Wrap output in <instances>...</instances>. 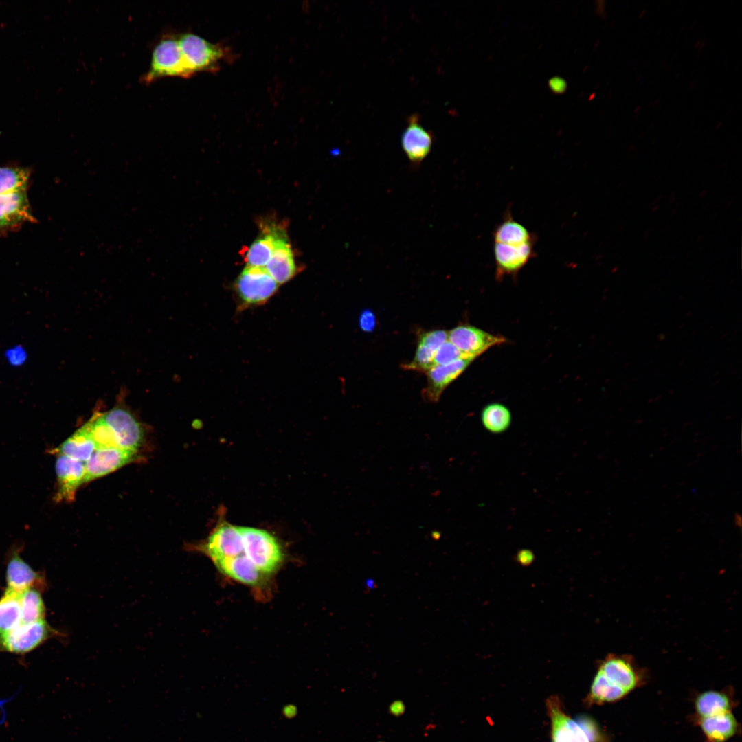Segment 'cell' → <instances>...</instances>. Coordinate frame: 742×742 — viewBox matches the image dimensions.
<instances>
[{"label": "cell", "mask_w": 742, "mask_h": 742, "mask_svg": "<svg viewBox=\"0 0 742 742\" xmlns=\"http://www.w3.org/2000/svg\"><path fill=\"white\" fill-rule=\"evenodd\" d=\"M21 623L27 624L43 620L45 605L41 594L34 587L21 594Z\"/></svg>", "instance_id": "27"}, {"label": "cell", "mask_w": 742, "mask_h": 742, "mask_svg": "<svg viewBox=\"0 0 742 742\" xmlns=\"http://www.w3.org/2000/svg\"><path fill=\"white\" fill-rule=\"evenodd\" d=\"M137 451L120 447L95 449L85 462L84 484L111 473L134 461Z\"/></svg>", "instance_id": "11"}, {"label": "cell", "mask_w": 742, "mask_h": 742, "mask_svg": "<svg viewBox=\"0 0 742 742\" xmlns=\"http://www.w3.org/2000/svg\"><path fill=\"white\" fill-rule=\"evenodd\" d=\"M278 285L265 268L247 265L236 278L234 288L243 304L255 306L267 302Z\"/></svg>", "instance_id": "5"}, {"label": "cell", "mask_w": 742, "mask_h": 742, "mask_svg": "<svg viewBox=\"0 0 742 742\" xmlns=\"http://www.w3.org/2000/svg\"><path fill=\"white\" fill-rule=\"evenodd\" d=\"M88 423L95 449L120 447L112 429L103 420L101 413L95 414Z\"/></svg>", "instance_id": "29"}, {"label": "cell", "mask_w": 742, "mask_h": 742, "mask_svg": "<svg viewBox=\"0 0 742 742\" xmlns=\"http://www.w3.org/2000/svg\"><path fill=\"white\" fill-rule=\"evenodd\" d=\"M737 726V721L730 711L704 717L701 721L704 732L715 742H723L732 737Z\"/></svg>", "instance_id": "24"}, {"label": "cell", "mask_w": 742, "mask_h": 742, "mask_svg": "<svg viewBox=\"0 0 742 742\" xmlns=\"http://www.w3.org/2000/svg\"><path fill=\"white\" fill-rule=\"evenodd\" d=\"M465 357L449 341H446L436 350L434 365H445Z\"/></svg>", "instance_id": "32"}, {"label": "cell", "mask_w": 742, "mask_h": 742, "mask_svg": "<svg viewBox=\"0 0 742 742\" xmlns=\"http://www.w3.org/2000/svg\"><path fill=\"white\" fill-rule=\"evenodd\" d=\"M434 135L420 123V116L412 114L407 119V126L401 135V146L413 169H418L430 153Z\"/></svg>", "instance_id": "8"}, {"label": "cell", "mask_w": 742, "mask_h": 742, "mask_svg": "<svg viewBox=\"0 0 742 742\" xmlns=\"http://www.w3.org/2000/svg\"><path fill=\"white\" fill-rule=\"evenodd\" d=\"M52 632L43 620L27 624L21 623L0 642V644L10 652L23 653L38 647Z\"/></svg>", "instance_id": "15"}, {"label": "cell", "mask_w": 742, "mask_h": 742, "mask_svg": "<svg viewBox=\"0 0 742 742\" xmlns=\"http://www.w3.org/2000/svg\"><path fill=\"white\" fill-rule=\"evenodd\" d=\"M213 563L225 576L254 588H261L268 578L243 552L236 556L220 559Z\"/></svg>", "instance_id": "17"}, {"label": "cell", "mask_w": 742, "mask_h": 742, "mask_svg": "<svg viewBox=\"0 0 742 742\" xmlns=\"http://www.w3.org/2000/svg\"><path fill=\"white\" fill-rule=\"evenodd\" d=\"M730 708L728 697L717 691L705 692L696 701L697 711L704 718L729 712Z\"/></svg>", "instance_id": "28"}, {"label": "cell", "mask_w": 742, "mask_h": 742, "mask_svg": "<svg viewBox=\"0 0 742 742\" xmlns=\"http://www.w3.org/2000/svg\"><path fill=\"white\" fill-rule=\"evenodd\" d=\"M95 450L88 422L78 429L58 447L51 451L57 455L86 462Z\"/></svg>", "instance_id": "18"}, {"label": "cell", "mask_w": 742, "mask_h": 742, "mask_svg": "<svg viewBox=\"0 0 742 742\" xmlns=\"http://www.w3.org/2000/svg\"><path fill=\"white\" fill-rule=\"evenodd\" d=\"M473 360L462 358L447 364L431 367L425 373L427 385L422 391L424 401L437 403L446 387L461 375Z\"/></svg>", "instance_id": "14"}, {"label": "cell", "mask_w": 742, "mask_h": 742, "mask_svg": "<svg viewBox=\"0 0 742 742\" xmlns=\"http://www.w3.org/2000/svg\"><path fill=\"white\" fill-rule=\"evenodd\" d=\"M21 594L8 587L0 599V642L21 624Z\"/></svg>", "instance_id": "23"}, {"label": "cell", "mask_w": 742, "mask_h": 742, "mask_svg": "<svg viewBox=\"0 0 742 742\" xmlns=\"http://www.w3.org/2000/svg\"><path fill=\"white\" fill-rule=\"evenodd\" d=\"M534 244L504 245L494 243L495 275L499 279L517 274L534 256Z\"/></svg>", "instance_id": "16"}, {"label": "cell", "mask_w": 742, "mask_h": 742, "mask_svg": "<svg viewBox=\"0 0 742 742\" xmlns=\"http://www.w3.org/2000/svg\"><path fill=\"white\" fill-rule=\"evenodd\" d=\"M598 671L609 682L627 693L636 687L643 677L642 671L633 656L628 654L609 653L600 662Z\"/></svg>", "instance_id": "9"}, {"label": "cell", "mask_w": 742, "mask_h": 742, "mask_svg": "<svg viewBox=\"0 0 742 742\" xmlns=\"http://www.w3.org/2000/svg\"><path fill=\"white\" fill-rule=\"evenodd\" d=\"M27 190L0 196V234L16 230L26 223H34Z\"/></svg>", "instance_id": "12"}, {"label": "cell", "mask_w": 742, "mask_h": 742, "mask_svg": "<svg viewBox=\"0 0 742 742\" xmlns=\"http://www.w3.org/2000/svg\"><path fill=\"white\" fill-rule=\"evenodd\" d=\"M660 100H661V98H657V100H656V102H655V104H653V106H655V105H657V103H658L659 102H660Z\"/></svg>", "instance_id": "40"}, {"label": "cell", "mask_w": 742, "mask_h": 742, "mask_svg": "<svg viewBox=\"0 0 742 742\" xmlns=\"http://www.w3.org/2000/svg\"><path fill=\"white\" fill-rule=\"evenodd\" d=\"M8 587L22 593L38 583L40 577L17 554L10 560L6 572Z\"/></svg>", "instance_id": "21"}, {"label": "cell", "mask_w": 742, "mask_h": 742, "mask_svg": "<svg viewBox=\"0 0 742 742\" xmlns=\"http://www.w3.org/2000/svg\"><path fill=\"white\" fill-rule=\"evenodd\" d=\"M56 473L57 484L55 501H74L78 488L84 484L85 463L65 456L58 455Z\"/></svg>", "instance_id": "13"}, {"label": "cell", "mask_w": 742, "mask_h": 742, "mask_svg": "<svg viewBox=\"0 0 742 742\" xmlns=\"http://www.w3.org/2000/svg\"><path fill=\"white\" fill-rule=\"evenodd\" d=\"M575 721L581 728L589 742H598V730L592 720L585 716H579Z\"/></svg>", "instance_id": "34"}, {"label": "cell", "mask_w": 742, "mask_h": 742, "mask_svg": "<svg viewBox=\"0 0 742 742\" xmlns=\"http://www.w3.org/2000/svg\"><path fill=\"white\" fill-rule=\"evenodd\" d=\"M551 89L556 93L563 92L565 89V82L561 78H554L550 82Z\"/></svg>", "instance_id": "37"}, {"label": "cell", "mask_w": 742, "mask_h": 742, "mask_svg": "<svg viewBox=\"0 0 742 742\" xmlns=\"http://www.w3.org/2000/svg\"><path fill=\"white\" fill-rule=\"evenodd\" d=\"M511 414L505 405L492 403L486 405L481 412V420L484 428L493 434L505 431L510 425Z\"/></svg>", "instance_id": "26"}, {"label": "cell", "mask_w": 742, "mask_h": 742, "mask_svg": "<svg viewBox=\"0 0 742 742\" xmlns=\"http://www.w3.org/2000/svg\"><path fill=\"white\" fill-rule=\"evenodd\" d=\"M534 559V554L529 550H521L517 552V561L522 565H530Z\"/></svg>", "instance_id": "36"}, {"label": "cell", "mask_w": 742, "mask_h": 742, "mask_svg": "<svg viewBox=\"0 0 742 742\" xmlns=\"http://www.w3.org/2000/svg\"><path fill=\"white\" fill-rule=\"evenodd\" d=\"M553 742H589L575 720L570 719L555 701L549 703Z\"/></svg>", "instance_id": "19"}, {"label": "cell", "mask_w": 742, "mask_h": 742, "mask_svg": "<svg viewBox=\"0 0 742 742\" xmlns=\"http://www.w3.org/2000/svg\"><path fill=\"white\" fill-rule=\"evenodd\" d=\"M722 123H723L722 122H719V124H717V128H719V126H721V124H722Z\"/></svg>", "instance_id": "41"}, {"label": "cell", "mask_w": 742, "mask_h": 742, "mask_svg": "<svg viewBox=\"0 0 742 742\" xmlns=\"http://www.w3.org/2000/svg\"><path fill=\"white\" fill-rule=\"evenodd\" d=\"M626 693L625 690L609 682L598 670L590 690V697L594 701H612L622 697Z\"/></svg>", "instance_id": "30"}, {"label": "cell", "mask_w": 742, "mask_h": 742, "mask_svg": "<svg viewBox=\"0 0 742 742\" xmlns=\"http://www.w3.org/2000/svg\"><path fill=\"white\" fill-rule=\"evenodd\" d=\"M188 550L207 556L213 563L236 556L243 551L240 526L220 521L205 540L191 545Z\"/></svg>", "instance_id": "4"}, {"label": "cell", "mask_w": 742, "mask_h": 742, "mask_svg": "<svg viewBox=\"0 0 742 742\" xmlns=\"http://www.w3.org/2000/svg\"><path fill=\"white\" fill-rule=\"evenodd\" d=\"M645 12H646V11H645L644 10L642 11V12H641V13H640V14L639 15V18H640V19H641V18L642 17V16H644V14H645Z\"/></svg>", "instance_id": "39"}, {"label": "cell", "mask_w": 742, "mask_h": 742, "mask_svg": "<svg viewBox=\"0 0 742 742\" xmlns=\"http://www.w3.org/2000/svg\"><path fill=\"white\" fill-rule=\"evenodd\" d=\"M436 350L421 342L418 343L414 357L409 363L402 365L403 369L426 373L434 365Z\"/></svg>", "instance_id": "31"}, {"label": "cell", "mask_w": 742, "mask_h": 742, "mask_svg": "<svg viewBox=\"0 0 742 742\" xmlns=\"http://www.w3.org/2000/svg\"><path fill=\"white\" fill-rule=\"evenodd\" d=\"M448 340V331L444 330H433L423 333L419 336L418 341L436 350Z\"/></svg>", "instance_id": "33"}, {"label": "cell", "mask_w": 742, "mask_h": 742, "mask_svg": "<svg viewBox=\"0 0 742 742\" xmlns=\"http://www.w3.org/2000/svg\"><path fill=\"white\" fill-rule=\"evenodd\" d=\"M240 530L244 554L267 577L276 572L284 559L279 540L264 529L240 526Z\"/></svg>", "instance_id": "1"}, {"label": "cell", "mask_w": 742, "mask_h": 742, "mask_svg": "<svg viewBox=\"0 0 742 742\" xmlns=\"http://www.w3.org/2000/svg\"><path fill=\"white\" fill-rule=\"evenodd\" d=\"M101 416L112 429L120 448L137 451L142 445L144 428L126 407L116 405Z\"/></svg>", "instance_id": "6"}, {"label": "cell", "mask_w": 742, "mask_h": 742, "mask_svg": "<svg viewBox=\"0 0 742 742\" xmlns=\"http://www.w3.org/2000/svg\"><path fill=\"white\" fill-rule=\"evenodd\" d=\"M493 243L504 245H523L535 242V236L510 214L497 225L493 232Z\"/></svg>", "instance_id": "22"}, {"label": "cell", "mask_w": 742, "mask_h": 742, "mask_svg": "<svg viewBox=\"0 0 742 742\" xmlns=\"http://www.w3.org/2000/svg\"><path fill=\"white\" fill-rule=\"evenodd\" d=\"M288 241L283 226L276 223L262 224L260 234L247 250L245 256L247 265L264 268L274 251Z\"/></svg>", "instance_id": "10"}, {"label": "cell", "mask_w": 742, "mask_h": 742, "mask_svg": "<svg viewBox=\"0 0 742 742\" xmlns=\"http://www.w3.org/2000/svg\"><path fill=\"white\" fill-rule=\"evenodd\" d=\"M264 268L278 284H284L295 276L297 268L289 241L274 251Z\"/></svg>", "instance_id": "20"}, {"label": "cell", "mask_w": 742, "mask_h": 742, "mask_svg": "<svg viewBox=\"0 0 742 742\" xmlns=\"http://www.w3.org/2000/svg\"><path fill=\"white\" fill-rule=\"evenodd\" d=\"M359 323L363 330H371L375 324V319L372 313L370 311L363 312L361 315Z\"/></svg>", "instance_id": "35"}, {"label": "cell", "mask_w": 742, "mask_h": 742, "mask_svg": "<svg viewBox=\"0 0 742 742\" xmlns=\"http://www.w3.org/2000/svg\"><path fill=\"white\" fill-rule=\"evenodd\" d=\"M192 76L183 60L177 36L166 35L155 45L148 71L143 76L144 83L149 84L164 77Z\"/></svg>", "instance_id": "3"}, {"label": "cell", "mask_w": 742, "mask_h": 742, "mask_svg": "<svg viewBox=\"0 0 742 742\" xmlns=\"http://www.w3.org/2000/svg\"><path fill=\"white\" fill-rule=\"evenodd\" d=\"M640 106H636V109H634L633 113H637L640 111Z\"/></svg>", "instance_id": "38"}, {"label": "cell", "mask_w": 742, "mask_h": 742, "mask_svg": "<svg viewBox=\"0 0 742 742\" xmlns=\"http://www.w3.org/2000/svg\"><path fill=\"white\" fill-rule=\"evenodd\" d=\"M179 45L189 71L194 76L200 71H216L230 56L229 49L212 43L194 34L177 36Z\"/></svg>", "instance_id": "2"}, {"label": "cell", "mask_w": 742, "mask_h": 742, "mask_svg": "<svg viewBox=\"0 0 742 742\" xmlns=\"http://www.w3.org/2000/svg\"><path fill=\"white\" fill-rule=\"evenodd\" d=\"M448 341L465 357L475 359L491 347L504 343L506 339L473 326L462 324L448 331Z\"/></svg>", "instance_id": "7"}, {"label": "cell", "mask_w": 742, "mask_h": 742, "mask_svg": "<svg viewBox=\"0 0 742 742\" xmlns=\"http://www.w3.org/2000/svg\"><path fill=\"white\" fill-rule=\"evenodd\" d=\"M30 172L27 168L0 167V196L27 190Z\"/></svg>", "instance_id": "25"}]
</instances>
